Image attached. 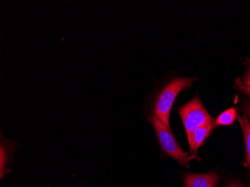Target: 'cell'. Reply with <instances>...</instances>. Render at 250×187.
<instances>
[{
	"instance_id": "cell-9",
	"label": "cell",
	"mask_w": 250,
	"mask_h": 187,
	"mask_svg": "<svg viewBox=\"0 0 250 187\" xmlns=\"http://www.w3.org/2000/svg\"><path fill=\"white\" fill-rule=\"evenodd\" d=\"M235 85L237 89L240 90L241 92L244 93V94L247 95L249 98H250V86L245 85V84L241 81V79H236Z\"/></svg>"
},
{
	"instance_id": "cell-4",
	"label": "cell",
	"mask_w": 250,
	"mask_h": 187,
	"mask_svg": "<svg viewBox=\"0 0 250 187\" xmlns=\"http://www.w3.org/2000/svg\"><path fill=\"white\" fill-rule=\"evenodd\" d=\"M18 148L16 142L7 139L1 134L0 141V178L2 179L5 174L11 171V166L13 163L14 153Z\"/></svg>"
},
{
	"instance_id": "cell-5",
	"label": "cell",
	"mask_w": 250,
	"mask_h": 187,
	"mask_svg": "<svg viewBox=\"0 0 250 187\" xmlns=\"http://www.w3.org/2000/svg\"><path fill=\"white\" fill-rule=\"evenodd\" d=\"M219 181V175L215 171L206 174H188L185 177L186 187H215Z\"/></svg>"
},
{
	"instance_id": "cell-3",
	"label": "cell",
	"mask_w": 250,
	"mask_h": 187,
	"mask_svg": "<svg viewBox=\"0 0 250 187\" xmlns=\"http://www.w3.org/2000/svg\"><path fill=\"white\" fill-rule=\"evenodd\" d=\"M178 111L181 115L188 136L196 128L216 121L206 110L198 95L181 106Z\"/></svg>"
},
{
	"instance_id": "cell-12",
	"label": "cell",
	"mask_w": 250,
	"mask_h": 187,
	"mask_svg": "<svg viewBox=\"0 0 250 187\" xmlns=\"http://www.w3.org/2000/svg\"><path fill=\"white\" fill-rule=\"evenodd\" d=\"M227 187H246L245 186L243 185L241 183L235 182L229 184Z\"/></svg>"
},
{
	"instance_id": "cell-8",
	"label": "cell",
	"mask_w": 250,
	"mask_h": 187,
	"mask_svg": "<svg viewBox=\"0 0 250 187\" xmlns=\"http://www.w3.org/2000/svg\"><path fill=\"white\" fill-rule=\"evenodd\" d=\"M237 112L234 108H230L227 110L222 112L216 119V125L222 126H229L234 124V121L237 119Z\"/></svg>"
},
{
	"instance_id": "cell-2",
	"label": "cell",
	"mask_w": 250,
	"mask_h": 187,
	"mask_svg": "<svg viewBox=\"0 0 250 187\" xmlns=\"http://www.w3.org/2000/svg\"><path fill=\"white\" fill-rule=\"evenodd\" d=\"M151 123L155 131L160 147L164 154L176 160L183 166L189 168V161L191 158L180 147L171 127L164 125L155 116L151 117Z\"/></svg>"
},
{
	"instance_id": "cell-11",
	"label": "cell",
	"mask_w": 250,
	"mask_h": 187,
	"mask_svg": "<svg viewBox=\"0 0 250 187\" xmlns=\"http://www.w3.org/2000/svg\"><path fill=\"white\" fill-rule=\"evenodd\" d=\"M244 111H245L246 115H247V117H249L250 119V103L248 102V101H246L244 104Z\"/></svg>"
},
{
	"instance_id": "cell-10",
	"label": "cell",
	"mask_w": 250,
	"mask_h": 187,
	"mask_svg": "<svg viewBox=\"0 0 250 187\" xmlns=\"http://www.w3.org/2000/svg\"><path fill=\"white\" fill-rule=\"evenodd\" d=\"M241 81H242L245 85L250 86V61L248 62L247 70H246L245 73H244V77H243Z\"/></svg>"
},
{
	"instance_id": "cell-6",
	"label": "cell",
	"mask_w": 250,
	"mask_h": 187,
	"mask_svg": "<svg viewBox=\"0 0 250 187\" xmlns=\"http://www.w3.org/2000/svg\"><path fill=\"white\" fill-rule=\"evenodd\" d=\"M216 121L212 123L204 125L200 127L196 128L188 136L189 141V150L192 154L197 153L198 149L203 144L204 142L211 133L213 128L216 126Z\"/></svg>"
},
{
	"instance_id": "cell-1",
	"label": "cell",
	"mask_w": 250,
	"mask_h": 187,
	"mask_svg": "<svg viewBox=\"0 0 250 187\" xmlns=\"http://www.w3.org/2000/svg\"><path fill=\"white\" fill-rule=\"evenodd\" d=\"M195 81V77H174L160 85L153 98L151 116L157 117L164 125L170 127V112L175 99L181 91L190 88Z\"/></svg>"
},
{
	"instance_id": "cell-7",
	"label": "cell",
	"mask_w": 250,
	"mask_h": 187,
	"mask_svg": "<svg viewBox=\"0 0 250 187\" xmlns=\"http://www.w3.org/2000/svg\"><path fill=\"white\" fill-rule=\"evenodd\" d=\"M237 119L242 128L243 133H244V141L246 145V157L249 166L250 168V122L249 120L247 115H237Z\"/></svg>"
}]
</instances>
